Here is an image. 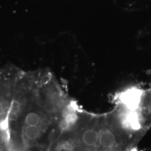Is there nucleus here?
<instances>
[{
  "mask_svg": "<svg viewBox=\"0 0 151 151\" xmlns=\"http://www.w3.org/2000/svg\"><path fill=\"white\" fill-rule=\"evenodd\" d=\"M139 110L142 122L147 130L151 127V87L140 93Z\"/></svg>",
  "mask_w": 151,
  "mask_h": 151,
  "instance_id": "obj_2",
  "label": "nucleus"
},
{
  "mask_svg": "<svg viewBox=\"0 0 151 151\" xmlns=\"http://www.w3.org/2000/svg\"><path fill=\"white\" fill-rule=\"evenodd\" d=\"M22 70L13 65L0 67V116H9Z\"/></svg>",
  "mask_w": 151,
  "mask_h": 151,
  "instance_id": "obj_1",
  "label": "nucleus"
},
{
  "mask_svg": "<svg viewBox=\"0 0 151 151\" xmlns=\"http://www.w3.org/2000/svg\"><path fill=\"white\" fill-rule=\"evenodd\" d=\"M9 116H0V151H13L8 125Z\"/></svg>",
  "mask_w": 151,
  "mask_h": 151,
  "instance_id": "obj_3",
  "label": "nucleus"
}]
</instances>
